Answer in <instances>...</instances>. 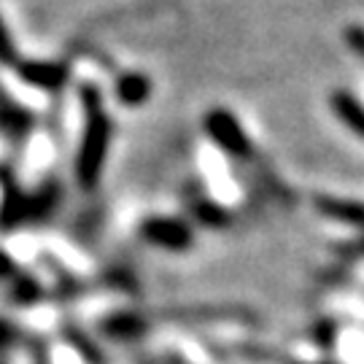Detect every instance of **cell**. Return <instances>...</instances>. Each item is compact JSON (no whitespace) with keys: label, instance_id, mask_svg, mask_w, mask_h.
Here are the masks:
<instances>
[{"label":"cell","instance_id":"5bb4252c","mask_svg":"<svg viewBox=\"0 0 364 364\" xmlns=\"http://www.w3.org/2000/svg\"><path fill=\"white\" fill-rule=\"evenodd\" d=\"M14 270V262H11V257H9V254H3V251H0V278H3V275H9Z\"/></svg>","mask_w":364,"mask_h":364},{"label":"cell","instance_id":"277c9868","mask_svg":"<svg viewBox=\"0 0 364 364\" xmlns=\"http://www.w3.org/2000/svg\"><path fill=\"white\" fill-rule=\"evenodd\" d=\"M19 76L38 90L57 92L65 84L68 70L63 65H54V63H25V65H19Z\"/></svg>","mask_w":364,"mask_h":364},{"label":"cell","instance_id":"30bf717a","mask_svg":"<svg viewBox=\"0 0 364 364\" xmlns=\"http://www.w3.org/2000/svg\"><path fill=\"white\" fill-rule=\"evenodd\" d=\"M68 338H70V343L76 346L78 351H81V356H84V359H87V362H90V364H103V359L97 356V348H95L92 343H90V346H87V343H84V338L78 335L76 329H70V335H68Z\"/></svg>","mask_w":364,"mask_h":364},{"label":"cell","instance_id":"7c38bea8","mask_svg":"<svg viewBox=\"0 0 364 364\" xmlns=\"http://www.w3.org/2000/svg\"><path fill=\"white\" fill-rule=\"evenodd\" d=\"M0 63H14V43L6 33V27L0 22Z\"/></svg>","mask_w":364,"mask_h":364},{"label":"cell","instance_id":"8fae6325","mask_svg":"<svg viewBox=\"0 0 364 364\" xmlns=\"http://www.w3.org/2000/svg\"><path fill=\"white\" fill-rule=\"evenodd\" d=\"M346 41L351 43V49L364 60V30L362 27H348L346 30Z\"/></svg>","mask_w":364,"mask_h":364},{"label":"cell","instance_id":"7a4b0ae2","mask_svg":"<svg viewBox=\"0 0 364 364\" xmlns=\"http://www.w3.org/2000/svg\"><path fill=\"white\" fill-rule=\"evenodd\" d=\"M205 132L213 144L224 149L227 154L232 156H248L251 154V141H248L246 130L240 127V122L224 111V108H213L205 117Z\"/></svg>","mask_w":364,"mask_h":364},{"label":"cell","instance_id":"4fadbf2b","mask_svg":"<svg viewBox=\"0 0 364 364\" xmlns=\"http://www.w3.org/2000/svg\"><path fill=\"white\" fill-rule=\"evenodd\" d=\"M14 338H16V329L6 321H0V343H11Z\"/></svg>","mask_w":364,"mask_h":364},{"label":"cell","instance_id":"52a82bcc","mask_svg":"<svg viewBox=\"0 0 364 364\" xmlns=\"http://www.w3.org/2000/svg\"><path fill=\"white\" fill-rule=\"evenodd\" d=\"M149 92H151V84L149 78L141 76V73H127V76L119 78L117 84V95L124 105H141L149 100Z\"/></svg>","mask_w":364,"mask_h":364},{"label":"cell","instance_id":"6da1fadb","mask_svg":"<svg viewBox=\"0 0 364 364\" xmlns=\"http://www.w3.org/2000/svg\"><path fill=\"white\" fill-rule=\"evenodd\" d=\"M81 103L87 111V127H84V141L78 149L76 176L81 189H95V183L100 178V170L105 165L108 154V141H111V122L100 108V92L95 87L81 90Z\"/></svg>","mask_w":364,"mask_h":364},{"label":"cell","instance_id":"8992f818","mask_svg":"<svg viewBox=\"0 0 364 364\" xmlns=\"http://www.w3.org/2000/svg\"><path fill=\"white\" fill-rule=\"evenodd\" d=\"M316 208L324 216L343 224H353V227H364V205L362 203H351V200H335V197H316Z\"/></svg>","mask_w":364,"mask_h":364},{"label":"cell","instance_id":"3957f363","mask_svg":"<svg viewBox=\"0 0 364 364\" xmlns=\"http://www.w3.org/2000/svg\"><path fill=\"white\" fill-rule=\"evenodd\" d=\"M141 232L149 243L168 251H186L192 246V230L178 219H149L144 221Z\"/></svg>","mask_w":364,"mask_h":364},{"label":"cell","instance_id":"5b68a950","mask_svg":"<svg viewBox=\"0 0 364 364\" xmlns=\"http://www.w3.org/2000/svg\"><path fill=\"white\" fill-rule=\"evenodd\" d=\"M329 103H332V111L338 114L340 122H343L353 135L364 138V105L353 97L351 92L338 90L335 95H332V100H329Z\"/></svg>","mask_w":364,"mask_h":364},{"label":"cell","instance_id":"9c48e42d","mask_svg":"<svg viewBox=\"0 0 364 364\" xmlns=\"http://www.w3.org/2000/svg\"><path fill=\"white\" fill-rule=\"evenodd\" d=\"M195 216L200 219V224H205L210 230H221V227H230V213L221 208L219 203H208V200H200L197 205H192Z\"/></svg>","mask_w":364,"mask_h":364},{"label":"cell","instance_id":"ba28073f","mask_svg":"<svg viewBox=\"0 0 364 364\" xmlns=\"http://www.w3.org/2000/svg\"><path fill=\"white\" fill-rule=\"evenodd\" d=\"M103 329L114 338H135L144 332V321L132 313H122V316H111L103 324Z\"/></svg>","mask_w":364,"mask_h":364}]
</instances>
